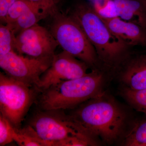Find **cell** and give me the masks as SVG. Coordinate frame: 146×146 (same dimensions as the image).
Listing matches in <instances>:
<instances>
[{
  "label": "cell",
  "mask_w": 146,
  "mask_h": 146,
  "mask_svg": "<svg viewBox=\"0 0 146 146\" xmlns=\"http://www.w3.org/2000/svg\"><path fill=\"white\" fill-rule=\"evenodd\" d=\"M71 110L68 114L82 129L107 143L116 141L124 126L125 113L103 93Z\"/></svg>",
  "instance_id": "1"
},
{
  "label": "cell",
  "mask_w": 146,
  "mask_h": 146,
  "mask_svg": "<svg viewBox=\"0 0 146 146\" xmlns=\"http://www.w3.org/2000/svg\"><path fill=\"white\" fill-rule=\"evenodd\" d=\"M103 83L102 74L94 70L81 77L61 82L40 92L35 103L41 110H72L102 94Z\"/></svg>",
  "instance_id": "2"
},
{
  "label": "cell",
  "mask_w": 146,
  "mask_h": 146,
  "mask_svg": "<svg viewBox=\"0 0 146 146\" xmlns=\"http://www.w3.org/2000/svg\"><path fill=\"white\" fill-rule=\"evenodd\" d=\"M70 15L85 33L99 60L105 64L113 65L126 54L129 46L112 33L94 7L85 3L78 4Z\"/></svg>",
  "instance_id": "3"
},
{
  "label": "cell",
  "mask_w": 146,
  "mask_h": 146,
  "mask_svg": "<svg viewBox=\"0 0 146 146\" xmlns=\"http://www.w3.org/2000/svg\"><path fill=\"white\" fill-rule=\"evenodd\" d=\"M51 33L63 51L72 55L89 66L94 67L99 58L95 48L79 24L71 15L52 13Z\"/></svg>",
  "instance_id": "4"
},
{
  "label": "cell",
  "mask_w": 146,
  "mask_h": 146,
  "mask_svg": "<svg viewBox=\"0 0 146 146\" xmlns=\"http://www.w3.org/2000/svg\"><path fill=\"white\" fill-rule=\"evenodd\" d=\"M38 92L31 87L0 73V111L16 129L22 123Z\"/></svg>",
  "instance_id": "5"
},
{
  "label": "cell",
  "mask_w": 146,
  "mask_h": 146,
  "mask_svg": "<svg viewBox=\"0 0 146 146\" xmlns=\"http://www.w3.org/2000/svg\"><path fill=\"white\" fill-rule=\"evenodd\" d=\"M28 125L36 131L42 140L53 146L56 141L71 136H78L96 142L90 136L62 110H38L29 120Z\"/></svg>",
  "instance_id": "6"
},
{
  "label": "cell",
  "mask_w": 146,
  "mask_h": 146,
  "mask_svg": "<svg viewBox=\"0 0 146 146\" xmlns=\"http://www.w3.org/2000/svg\"><path fill=\"white\" fill-rule=\"evenodd\" d=\"M54 56L25 57L13 50L0 55V67L7 75L35 88L41 76L50 67Z\"/></svg>",
  "instance_id": "7"
},
{
  "label": "cell",
  "mask_w": 146,
  "mask_h": 146,
  "mask_svg": "<svg viewBox=\"0 0 146 146\" xmlns=\"http://www.w3.org/2000/svg\"><path fill=\"white\" fill-rule=\"evenodd\" d=\"M86 63L63 51L54 55L52 63L40 79L35 87L39 93L61 82L81 77L88 74Z\"/></svg>",
  "instance_id": "8"
},
{
  "label": "cell",
  "mask_w": 146,
  "mask_h": 146,
  "mask_svg": "<svg viewBox=\"0 0 146 146\" xmlns=\"http://www.w3.org/2000/svg\"><path fill=\"white\" fill-rule=\"evenodd\" d=\"M100 17L112 33L129 46H146V29L118 17L110 18Z\"/></svg>",
  "instance_id": "9"
},
{
  "label": "cell",
  "mask_w": 146,
  "mask_h": 146,
  "mask_svg": "<svg viewBox=\"0 0 146 146\" xmlns=\"http://www.w3.org/2000/svg\"><path fill=\"white\" fill-rule=\"evenodd\" d=\"M121 80L129 89H146V54L139 55L131 60L123 72Z\"/></svg>",
  "instance_id": "10"
},
{
  "label": "cell",
  "mask_w": 146,
  "mask_h": 146,
  "mask_svg": "<svg viewBox=\"0 0 146 146\" xmlns=\"http://www.w3.org/2000/svg\"><path fill=\"white\" fill-rule=\"evenodd\" d=\"M117 16L146 29V7L143 0H113Z\"/></svg>",
  "instance_id": "11"
},
{
  "label": "cell",
  "mask_w": 146,
  "mask_h": 146,
  "mask_svg": "<svg viewBox=\"0 0 146 146\" xmlns=\"http://www.w3.org/2000/svg\"><path fill=\"white\" fill-rule=\"evenodd\" d=\"M56 10V6L38 4L25 12L13 23L7 25L9 26L15 35L38 23L39 21L52 15Z\"/></svg>",
  "instance_id": "12"
},
{
  "label": "cell",
  "mask_w": 146,
  "mask_h": 146,
  "mask_svg": "<svg viewBox=\"0 0 146 146\" xmlns=\"http://www.w3.org/2000/svg\"><path fill=\"white\" fill-rule=\"evenodd\" d=\"M58 44L52 34L49 36L34 39L27 44L14 48L20 54L39 58L53 56Z\"/></svg>",
  "instance_id": "13"
},
{
  "label": "cell",
  "mask_w": 146,
  "mask_h": 146,
  "mask_svg": "<svg viewBox=\"0 0 146 146\" xmlns=\"http://www.w3.org/2000/svg\"><path fill=\"white\" fill-rule=\"evenodd\" d=\"M13 136V140L19 146H52L51 143L42 140L29 125L19 129L14 128Z\"/></svg>",
  "instance_id": "14"
},
{
  "label": "cell",
  "mask_w": 146,
  "mask_h": 146,
  "mask_svg": "<svg viewBox=\"0 0 146 146\" xmlns=\"http://www.w3.org/2000/svg\"><path fill=\"white\" fill-rule=\"evenodd\" d=\"M124 145L146 146V120L136 123L126 136Z\"/></svg>",
  "instance_id": "15"
},
{
  "label": "cell",
  "mask_w": 146,
  "mask_h": 146,
  "mask_svg": "<svg viewBox=\"0 0 146 146\" xmlns=\"http://www.w3.org/2000/svg\"><path fill=\"white\" fill-rule=\"evenodd\" d=\"M123 96L133 108L146 116V89L134 90L125 88Z\"/></svg>",
  "instance_id": "16"
},
{
  "label": "cell",
  "mask_w": 146,
  "mask_h": 146,
  "mask_svg": "<svg viewBox=\"0 0 146 146\" xmlns=\"http://www.w3.org/2000/svg\"><path fill=\"white\" fill-rule=\"evenodd\" d=\"M38 4H41L29 0H17L9 10L5 23L8 25L13 23L25 12Z\"/></svg>",
  "instance_id": "17"
},
{
  "label": "cell",
  "mask_w": 146,
  "mask_h": 146,
  "mask_svg": "<svg viewBox=\"0 0 146 146\" xmlns=\"http://www.w3.org/2000/svg\"><path fill=\"white\" fill-rule=\"evenodd\" d=\"M15 35L8 25L0 26V55L13 51V39Z\"/></svg>",
  "instance_id": "18"
},
{
  "label": "cell",
  "mask_w": 146,
  "mask_h": 146,
  "mask_svg": "<svg viewBox=\"0 0 146 146\" xmlns=\"http://www.w3.org/2000/svg\"><path fill=\"white\" fill-rule=\"evenodd\" d=\"M94 7L99 16L102 18L117 17L113 0H96Z\"/></svg>",
  "instance_id": "19"
},
{
  "label": "cell",
  "mask_w": 146,
  "mask_h": 146,
  "mask_svg": "<svg viewBox=\"0 0 146 146\" xmlns=\"http://www.w3.org/2000/svg\"><path fill=\"white\" fill-rule=\"evenodd\" d=\"M13 129L8 120L0 114V146L5 145L14 141Z\"/></svg>",
  "instance_id": "20"
},
{
  "label": "cell",
  "mask_w": 146,
  "mask_h": 146,
  "mask_svg": "<svg viewBox=\"0 0 146 146\" xmlns=\"http://www.w3.org/2000/svg\"><path fill=\"white\" fill-rule=\"evenodd\" d=\"M17 0H0V19L5 23L9 10Z\"/></svg>",
  "instance_id": "21"
},
{
  "label": "cell",
  "mask_w": 146,
  "mask_h": 146,
  "mask_svg": "<svg viewBox=\"0 0 146 146\" xmlns=\"http://www.w3.org/2000/svg\"><path fill=\"white\" fill-rule=\"evenodd\" d=\"M33 2L44 5L56 6V0H29Z\"/></svg>",
  "instance_id": "22"
},
{
  "label": "cell",
  "mask_w": 146,
  "mask_h": 146,
  "mask_svg": "<svg viewBox=\"0 0 146 146\" xmlns=\"http://www.w3.org/2000/svg\"><path fill=\"white\" fill-rule=\"evenodd\" d=\"M143 1L144 4H145V5L146 7V0H143Z\"/></svg>",
  "instance_id": "23"
}]
</instances>
